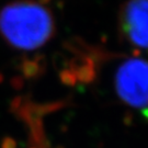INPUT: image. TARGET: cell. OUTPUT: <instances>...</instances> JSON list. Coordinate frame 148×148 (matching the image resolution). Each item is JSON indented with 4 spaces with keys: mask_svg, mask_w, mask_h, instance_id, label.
Returning <instances> with one entry per match:
<instances>
[{
    "mask_svg": "<svg viewBox=\"0 0 148 148\" xmlns=\"http://www.w3.org/2000/svg\"><path fill=\"white\" fill-rule=\"evenodd\" d=\"M0 30L14 46L32 49L47 41L53 25L44 8L32 2H21L3 9L0 14Z\"/></svg>",
    "mask_w": 148,
    "mask_h": 148,
    "instance_id": "1",
    "label": "cell"
},
{
    "mask_svg": "<svg viewBox=\"0 0 148 148\" xmlns=\"http://www.w3.org/2000/svg\"><path fill=\"white\" fill-rule=\"evenodd\" d=\"M126 97L144 101L148 95V73L142 65H131L125 68L121 80Z\"/></svg>",
    "mask_w": 148,
    "mask_h": 148,
    "instance_id": "2",
    "label": "cell"
},
{
    "mask_svg": "<svg viewBox=\"0 0 148 148\" xmlns=\"http://www.w3.org/2000/svg\"><path fill=\"white\" fill-rule=\"evenodd\" d=\"M133 35L143 43L148 42V3L136 5L131 12Z\"/></svg>",
    "mask_w": 148,
    "mask_h": 148,
    "instance_id": "3",
    "label": "cell"
},
{
    "mask_svg": "<svg viewBox=\"0 0 148 148\" xmlns=\"http://www.w3.org/2000/svg\"><path fill=\"white\" fill-rule=\"evenodd\" d=\"M16 145L12 140H5V144H3V148H14Z\"/></svg>",
    "mask_w": 148,
    "mask_h": 148,
    "instance_id": "4",
    "label": "cell"
}]
</instances>
